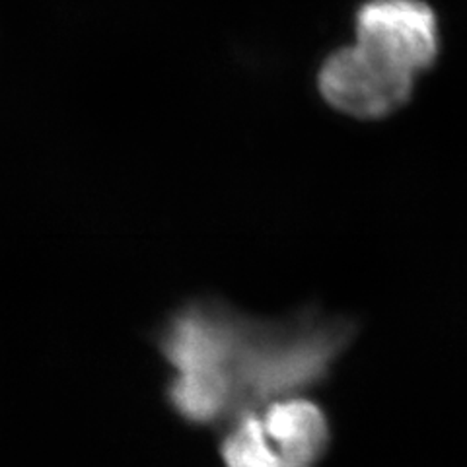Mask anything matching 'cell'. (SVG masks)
I'll return each instance as SVG.
<instances>
[{
	"mask_svg": "<svg viewBox=\"0 0 467 467\" xmlns=\"http://www.w3.org/2000/svg\"><path fill=\"white\" fill-rule=\"evenodd\" d=\"M343 326H259L218 308H189L170 341L178 376L207 384L238 417L296 396L329 368L345 343Z\"/></svg>",
	"mask_w": 467,
	"mask_h": 467,
	"instance_id": "6da1fadb",
	"label": "cell"
},
{
	"mask_svg": "<svg viewBox=\"0 0 467 467\" xmlns=\"http://www.w3.org/2000/svg\"><path fill=\"white\" fill-rule=\"evenodd\" d=\"M327 441L324 411L290 396L236 417L223 442V460L226 467H316Z\"/></svg>",
	"mask_w": 467,
	"mask_h": 467,
	"instance_id": "7a4b0ae2",
	"label": "cell"
},
{
	"mask_svg": "<svg viewBox=\"0 0 467 467\" xmlns=\"http://www.w3.org/2000/svg\"><path fill=\"white\" fill-rule=\"evenodd\" d=\"M357 46L417 78L438 53V26L420 0H370L357 14Z\"/></svg>",
	"mask_w": 467,
	"mask_h": 467,
	"instance_id": "3957f363",
	"label": "cell"
},
{
	"mask_svg": "<svg viewBox=\"0 0 467 467\" xmlns=\"http://www.w3.org/2000/svg\"><path fill=\"white\" fill-rule=\"evenodd\" d=\"M317 86L333 109L357 119H382L407 104L415 78L388 67L355 43L327 58Z\"/></svg>",
	"mask_w": 467,
	"mask_h": 467,
	"instance_id": "277c9868",
	"label": "cell"
}]
</instances>
